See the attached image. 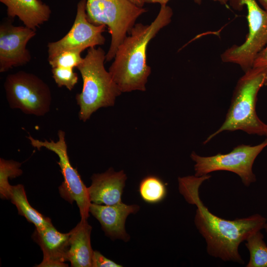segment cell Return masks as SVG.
Masks as SVG:
<instances>
[{
  "label": "cell",
  "mask_w": 267,
  "mask_h": 267,
  "mask_svg": "<svg viewBox=\"0 0 267 267\" xmlns=\"http://www.w3.org/2000/svg\"><path fill=\"white\" fill-rule=\"evenodd\" d=\"M209 175L189 176L178 178L180 193L189 204L196 206L194 223L207 244L208 254L224 262L243 265L239 252L240 244L252 234L264 228L267 219L259 214L228 220L211 213L199 196L202 183L209 179Z\"/></svg>",
  "instance_id": "cell-1"
},
{
  "label": "cell",
  "mask_w": 267,
  "mask_h": 267,
  "mask_svg": "<svg viewBox=\"0 0 267 267\" xmlns=\"http://www.w3.org/2000/svg\"><path fill=\"white\" fill-rule=\"evenodd\" d=\"M173 14L170 7L161 5L158 15L150 24H135L130 36L118 46L109 72L122 92L146 90L145 85L151 73L146 62L148 44L162 28L170 23Z\"/></svg>",
  "instance_id": "cell-2"
},
{
  "label": "cell",
  "mask_w": 267,
  "mask_h": 267,
  "mask_svg": "<svg viewBox=\"0 0 267 267\" xmlns=\"http://www.w3.org/2000/svg\"><path fill=\"white\" fill-rule=\"evenodd\" d=\"M267 85V67H252L245 72L234 89L224 122L204 144L220 133L242 130L248 134L265 135L267 124L257 116L256 105L260 89Z\"/></svg>",
  "instance_id": "cell-3"
},
{
  "label": "cell",
  "mask_w": 267,
  "mask_h": 267,
  "mask_svg": "<svg viewBox=\"0 0 267 267\" xmlns=\"http://www.w3.org/2000/svg\"><path fill=\"white\" fill-rule=\"evenodd\" d=\"M106 54L100 47L88 48L87 54L77 66L82 76V91L76 96L79 106V117L86 122L101 107L112 106L121 93L110 72L104 67Z\"/></svg>",
  "instance_id": "cell-4"
},
{
  "label": "cell",
  "mask_w": 267,
  "mask_h": 267,
  "mask_svg": "<svg viewBox=\"0 0 267 267\" xmlns=\"http://www.w3.org/2000/svg\"><path fill=\"white\" fill-rule=\"evenodd\" d=\"M146 9L129 0H86L88 20L95 25L107 26L111 36V44L106 54V61L114 58L119 45Z\"/></svg>",
  "instance_id": "cell-5"
},
{
  "label": "cell",
  "mask_w": 267,
  "mask_h": 267,
  "mask_svg": "<svg viewBox=\"0 0 267 267\" xmlns=\"http://www.w3.org/2000/svg\"><path fill=\"white\" fill-rule=\"evenodd\" d=\"M229 1L235 9L246 7L249 33L242 44L226 49L221 59L224 62L239 65L245 72L253 67L257 56L267 44V11L260 7L256 0Z\"/></svg>",
  "instance_id": "cell-6"
},
{
  "label": "cell",
  "mask_w": 267,
  "mask_h": 267,
  "mask_svg": "<svg viewBox=\"0 0 267 267\" xmlns=\"http://www.w3.org/2000/svg\"><path fill=\"white\" fill-rule=\"evenodd\" d=\"M4 88L6 99L12 108L37 116H43L50 110V88L34 74L19 71L9 74L6 78Z\"/></svg>",
  "instance_id": "cell-7"
},
{
  "label": "cell",
  "mask_w": 267,
  "mask_h": 267,
  "mask_svg": "<svg viewBox=\"0 0 267 267\" xmlns=\"http://www.w3.org/2000/svg\"><path fill=\"white\" fill-rule=\"evenodd\" d=\"M267 146V138L255 145H239L226 154L218 153L208 157L201 156L194 152L191 158L195 162V176L201 177L218 171H226L237 175L247 187L256 181L253 172L254 162L261 151Z\"/></svg>",
  "instance_id": "cell-8"
},
{
  "label": "cell",
  "mask_w": 267,
  "mask_h": 267,
  "mask_svg": "<svg viewBox=\"0 0 267 267\" xmlns=\"http://www.w3.org/2000/svg\"><path fill=\"white\" fill-rule=\"evenodd\" d=\"M58 140L54 142L44 140L41 141L29 135L27 138L31 145L40 150L42 147L54 152L59 157L57 162L62 174L64 180L59 187L61 196L72 203L76 202L79 209L81 219L87 220L91 204L88 187L82 181L77 170L71 165L67 153L65 133L62 130L58 132Z\"/></svg>",
  "instance_id": "cell-9"
},
{
  "label": "cell",
  "mask_w": 267,
  "mask_h": 267,
  "mask_svg": "<svg viewBox=\"0 0 267 267\" xmlns=\"http://www.w3.org/2000/svg\"><path fill=\"white\" fill-rule=\"evenodd\" d=\"M106 27L103 25H94L88 20L86 0H81L77 4L75 19L69 32L60 40L48 43V59L65 50L75 49L84 50L103 45L105 39L102 33Z\"/></svg>",
  "instance_id": "cell-10"
},
{
  "label": "cell",
  "mask_w": 267,
  "mask_h": 267,
  "mask_svg": "<svg viewBox=\"0 0 267 267\" xmlns=\"http://www.w3.org/2000/svg\"><path fill=\"white\" fill-rule=\"evenodd\" d=\"M36 35L35 30L25 26H17L10 22L0 25V72L30 62L31 55L26 48L29 41Z\"/></svg>",
  "instance_id": "cell-11"
},
{
  "label": "cell",
  "mask_w": 267,
  "mask_h": 267,
  "mask_svg": "<svg viewBox=\"0 0 267 267\" xmlns=\"http://www.w3.org/2000/svg\"><path fill=\"white\" fill-rule=\"evenodd\" d=\"M139 209L137 205H127L123 202L113 205H102L91 203L89 211L100 222L105 234L112 239H120L127 242L130 236L125 229L128 216L135 214Z\"/></svg>",
  "instance_id": "cell-12"
},
{
  "label": "cell",
  "mask_w": 267,
  "mask_h": 267,
  "mask_svg": "<svg viewBox=\"0 0 267 267\" xmlns=\"http://www.w3.org/2000/svg\"><path fill=\"white\" fill-rule=\"evenodd\" d=\"M33 237L43 253V260L36 267H68L64 262L67 261L70 232H60L51 224L43 229L36 228Z\"/></svg>",
  "instance_id": "cell-13"
},
{
  "label": "cell",
  "mask_w": 267,
  "mask_h": 267,
  "mask_svg": "<svg viewBox=\"0 0 267 267\" xmlns=\"http://www.w3.org/2000/svg\"><path fill=\"white\" fill-rule=\"evenodd\" d=\"M91 184L88 187L91 203L113 205L122 202V196L127 179L123 171L116 172L112 168L91 177Z\"/></svg>",
  "instance_id": "cell-14"
},
{
  "label": "cell",
  "mask_w": 267,
  "mask_h": 267,
  "mask_svg": "<svg viewBox=\"0 0 267 267\" xmlns=\"http://www.w3.org/2000/svg\"><path fill=\"white\" fill-rule=\"evenodd\" d=\"M7 8V16L17 17L24 26L36 30L50 18L49 6L41 0H0Z\"/></svg>",
  "instance_id": "cell-15"
},
{
  "label": "cell",
  "mask_w": 267,
  "mask_h": 267,
  "mask_svg": "<svg viewBox=\"0 0 267 267\" xmlns=\"http://www.w3.org/2000/svg\"><path fill=\"white\" fill-rule=\"evenodd\" d=\"M91 226L87 220L81 219L70 231L69 247L67 260L73 267H92L93 254L90 243Z\"/></svg>",
  "instance_id": "cell-16"
},
{
  "label": "cell",
  "mask_w": 267,
  "mask_h": 267,
  "mask_svg": "<svg viewBox=\"0 0 267 267\" xmlns=\"http://www.w3.org/2000/svg\"><path fill=\"white\" fill-rule=\"evenodd\" d=\"M9 199L15 205L18 214L33 223L36 229H43L52 224L49 218L44 217L31 206L22 184L11 185Z\"/></svg>",
  "instance_id": "cell-17"
},
{
  "label": "cell",
  "mask_w": 267,
  "mask_h": 267,
  "mask_svg": "<svg viewBox=\"0 0 267 267\" xmlns=\"http://www.w3.org/2000/svg\"><path fill=\"white\" fill-rule=\"evenodd\" d=\"M138 192L142 200L149 204H156L162 201L167 194L166 184L159 177L148 176L140 181Z\"/></svg>",
  "instance_id": "cell-18"
},
{
  "label": "cell",
  "mask_w": 267,
  "mask_h": 267,
  "mask_svg": "<svg viewBox=\"0 0 267 267\" xmlns=\"http://www.w3.org/2000/svg\"><path fill=\"white\" fill-rule=\"evenodd\" d=\"M261 231L251 235L245 241L250 253V259L246 267H267V245Z\"/></svg>",
  "instance_id": "cell-19"
},
{
  "label": "cell",
  "mask_w": 267,
  "mask_h": 267,
  "mask_svg": "<svg viewBox=\"0 0 267 267\" xmlns=\"http://www.w3.org/2000/svg\"><path fill=\"white\" fill-rule=\"evenodd\" d=\"M21 163L0 159V195L2 199H9L11 185L8 178H15L22 174Z\"/></svg>",
  "instance_id": "cell-20"
},
{
  "label": "cell",
  "mask_w": 267,
  "mask_h": 267,
  "mask_svg": "<svg viewBox=\"0 0 267 267\" xmlns=\"http://www.w3.org/2000/svg\"><path fill=\"white\" fill-rule=\"evenodd\" d=\"M84 50L81 49L67 50L60 52L56 56L48 59L51 68L63 67L74 69L82 62L83 58L81 54Z\"/></svg>",
  "instance_id": "cell-21"
},
{
  "label": "cell",
  "mask_w": 267,
  "mask_h": 267,
  "mask_svg": "<svg viewBox=\"0 0 267 267\" xmlns=\"http://www.w3.org/2000/svg\"><path fill=\"white\" fill-rule=\"evenodd\" d=\"M52 77L59 87H65L71 90L78 82V74L74 71V69L54 67L51 69Z\"/></svg>",
  "instance_id": "cell-22"
},
{
  "label": "cell",
  "mask_w": 267,
  "mask_h": 267,
  "mask_svg": "<svg viewBox=\"0 0 267 267\" xmlns=\"http://www.w3.org/2000/svg\"><path fill=\"white\" fill-rule=\"evenodd\" d=\"M122 265L109 260L97 251H94L92 258V267H121Z\"/></svg>",
  "instance_id": "cell-23"
},
{
  "label": "cell",
  "mask_w": 267,
  "mask_h": 267,
  "mask_svg": "<svg viewBox=\"0 0 267 267\" xmlns=\"http://www.w3.org/2000/svg\"><path fill=\"white\" fill-rule=\"evenodd\" d=\"M253 67H267V44L257 56Z\"/></svg>",
  "instance_id": "cell-24"
},
{
  "label": "cell",
  "mask_w": 267,
  "mask_h": 267,
  "mask_svg": "<svg viewBox=\"0 0 267 267\" xmlns=\"http://www.w3.org/2000/svg\"><path fill=\"white\" fill-rule=\"evenodd\" d=\"M144 3H159L162 5H167V3L170 0H141Z\"/></svg>",
  "instance_id": "cell-25"
},
{
  "label": "cell",
  "mask_w": 267,
  "mask_h": 267,
  "mask_svg": "<svg viewBox=\"0 0 267 267\" xmlns=\"http://www.w3.org/2000/svg\"><path fill=\"white\" fill-rule=\"evenodd\" d=\"M194 2L198 4H200L202 2V0H193ZM215 1H218L220 3L222 4H225L227 3L228 1H229L230 0H213Z\"/></svg>",
  "instance_id": "cell-26"
},
{
  "label": "cell",
  "mask_w": 267,
  "mask_h": 267,
  "mask_svg": "<svg viewBox=\"0 0 267 267\" xmlns=\"http://www.w3.org/2000/svg\"><path fill=\"white\" fill-rule=\"evenodd\" d=\"M134 4H136V5L142 7V6L144 4V3L141 0H129Z\"/></svg>",
  "instance_id": "cell-27"
},
{
  "label": "cell",
  "mask_w": 267,
  "mask_h": 267,
  "mask_svg": "<svg viewBox=\"0 0 267 267\" xmlns=\"http://www.w3.org/2000/svg\"><path fill=\"white\" fill-rule=\"evenodd\" d=\"M264 7V9L267 11V0H258Z\"/></svg>",
  "instance_id": "cell-28"
},
{
  "label": "cell",
  "mask_w": 267,
  "mask_h": 267,
  "mask_svg": "<svg viewBox=\"0 0 267 267\" xmlns=\"http://www.w3.org/2000/svg\"><path fill=\"white\" fill-rule=\"evenodd\" d=\"M264 229L265 230L266 232L267 233V222H266Z\"/></svg>",
  "instance_id": "cell-29"
},
{
  "label": "cell",
  "mask_w": 267,
  "mask_h": 267,
  "mask_svg": "<svg viewBox=\"0 0 267 267\" xmlns=\"http://www.w3.org/2000/svg\"><path fill=\"white\" fill-rule=\"evenodd\" d=\"M265 135L267 137V126H266Z\"/></svg>",
  "instance_id": "cell-30"
}]
</instances>
